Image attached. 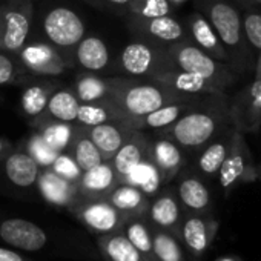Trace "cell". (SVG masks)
Masks as SVG:
<instances>
[{
  "instance_id": "cell-1",
  "label": "cell",
  "mask_w": 261,
  "mask_h": 261,
  "mask_svg": "<svg viewBox=\"0 0 261 261\" xmlns=\"http://www.w3.org/2000/svg\"><path fill=\"white\" fill-rule=\"evenodd\" d=\"M157 82H137L136 79H115L109 101L120 111L123 118L142 117L165 105L189 100Z\"/></svg>"
},
{
  "instance_id": "cell-2",
  "label": "cell",
  "mask_w": 261,
  "mask_h": 261,
  "mask_svg": "<svg viewBox=\"0 0 261 261\" xmlns=\"http://www.w3.org/2000/svg\"><path fill=\"white\" fill-rule=\"evenodd\" d=\"M163 48L168 56L171 68L201 75L214 82L220 88H223L232 80L230 74L224 69L223 65L218 63L217 59H214L212 56L200 49L197 45L189 43L188 40L177 42Z\"/></svg>"
},
{
  "instance_id": "cell-3",
  "label": "cell",
  "mask_w": 261,
  "mask_h": 261,
  "mask_svg": "<svg viewBox=\"0 0 261 261\" xmlns=\"http://www.w3.org/2000/svg\"><path fill=\"white\" fill-rule=\"evenodd\" d=\"M34 17L31 0H8L0 14V51L14 57L28 43Z\"/></svg>"
},
{
  "instance_id": "cell-4",
  "label": "cell",
  "mask_w": 261,
  "mask_h": 261,
  "mask_svg": "<svg viewBox=\"0 0 261 261\" xmlns=\"http://www.w3.org/2000/svg\"><path fill=\"white\" fill-rule=\"evenodd\" d=\"M46 42L59 49L69 62V54L85 37L86 28L80 16L65 7H56L49 10L42 22Z\"/></svg>"
},
{
  "instance_id": "cell-5",
  "label": "cell",
  "mask_w": 261,
  "mask_h": 261,
  "mask_svg": "<svg viewBox=\"0 0 261 261\" xmlns=\"http://www.w3.org/2000/svg\"><path fill=\"white\" fill-rule=\"evenodd\" d=\"M218 127L220 118L215 112L206 109H189L171 124L168 134L178 146L200 148L215 136Z\"/></svg>"
},
{
  "instance_id": "cell-6",
  "label": "cell",
  "mask_w": 261,
  "mask_h": 261,
  "mask_svg": "<svg viewBox=\"0 0 261 261\" xmlns=\"http://www.w3.org/2000/svg\"><path fill=\"white\" fill-rule=\"evenodd\" d=\"M118 66L133 79H151L154 74L171 68L165 48L146 40L126 45L120 53Z\"/></svg>"
},
{
  "instance_id": "cell-7",
  "label": "cell",
  "mask_w": 261,
  "mask_h": 261,
  "mask_svg": "<svg viewBox=\"0 0 261 261\" xmlns=\"http://www.w3.org/2000/svg\"><path fill=\"white\" fill-rule=\"evenodd\" d=\"M17 57L28 71L43 77L62 75L71 65L59 49L45 42L27 43Z\"/></svg>"
},
{
  "instance_id": "cell-8",
  "label": "cell",
  "mask_w": 261,
  "mask_h": 261,
  "mask_svg": "<svg viewBox=\"0 0 261 261\" xmlns=\"http://www.w3.org/2000/svg\"><path fill=\"white\" fill-rule=\"evenodd\" d=\"M127 23L130 31L137 33L146 42H151L159 46H168L186 40L185 39L186 34L181 23L171 16L151 17V19L130 16Z\"/></svg>"
},
{
  "instance_id": "cell-9",
  "label": "cell",
  "mask_w": 261,
  "mask_h": 261,
  "mask_svg": "<svg viewBox=\"0 0 261 261\" xmlns=\"http://www.w3.org/2000/svg\"><path fill=\"white\" fill-rule=\"evenodd\" d=\"M149 80L157 82L178 94L194 97V95H211V94H218L220 86L215 85L214 82L192 74V72H185L175 68H166L157 74H154Z\"/></svg>"
},
{
  "instance_id": "cell-10",
  "label": "cell",
  "mask_w": 261,
  "mask_h": 261,
  "mask_svg": "<svg viewBox=\"0 0 261 261\" xmlns=\"http://www.w3.org/2000/svg\"><path fill=\"white\" fill-rule=\"evenodd\" d=\"M111 160L115 174L121 178H126L129 172L140 163L151 160V140L145 130L134 129V133L120 146Z\"/></svg>"
},
{
  "instance_id": "cell-11",
  "label": "cell",
  "mask_w": 261,
  "mask_h": 261,
  "mask_svg": "<svg viewBox=\"0 0 261 261\" xmlns=\"http://www.w3.org/2000/svg\"><path fill=\"white\" fill-rule=\"evenodd\" d=\"M86 133L94 145L98 148L103 160H111L120 146L134 133L124 120H111L101 124L86 127Z\"/></svg>"
},
{
  "instance_id": "cell-12",
  "label": "cell",
  "mask_w": 261,
  "mask_h": 261,
  "mask_svg": "<svg viewBox=\"0 0 261 261\" xmlns=\"http://www.w3.org/2000/svg\"><path fill=\"white\" fill-rule=\"evenodd\" d=\"M209 23L215 30L220 42L229 48H235L241 42V22L238 13L227 4L215 0L207 7Z\"/></svg>"
},
{
  "instance_id": "cell-13",
  "label": "cell",
  "mask_w": 261,
  "mask_h": 261,
  "mask_svg": "<svg viewBox=\"0 0 261 261\" xmlns=\"http://www.w3.org/2000/svg\"><path fill=\"white\" fill-rule=\"evenodd\" d=\"M0 237L8 244L23 250H39L46 244L45 232L34 223L11 218L0 224Z\"/></svg>"
},
{
  "instance_id": "cell-14",
  "label": "cell",
  "mask_w": 261,
  "mask_h": 261,
  "mask_svg": "<svg viewBox=\"0 0 261 261\" xmlns=\"http://www.w3.org/2000/svg\"><path fill=\"white\" fill-rule=\"evenodd\" d=\"M191 100L175 101L165 105L149 114H145L142 117H133V118H123L130 127L136 130H148V129H163L169 127L172 123H175L183 114H186L191 109Z\"/></svg>"
},
{
  "instance_id": "cell-15",
  "label": "cell",
  "mask_w": 261,
  "mask_h": 261,
  "mask_svg": "<svg viewBox=\"0 0 261 261\" xmlns=\"http://www.w3.org/2000/svg\"><path fill=\"white\" fill-rule=\"evenodd\" d=\"M74 59L89 72L103 71L109 65V49L106 43L95 36L83 37L74 48Z\"/></svg>"
},
{
  "instance_id": "cell-16",
  "label": "cell",
  "mask_w": 261,
  "mask_h": 261,
  "mask_svg": "<svg viewBox=\"0 0 261 261\" xmlns=\"http://www.w3.org/2000/svg\"><path fill=\"white\" fill-rule=\"evenodd\" d=\"M115 86V79H103L94 72L80 74L75 80L74 94L80 103L109 101Z\"/></svg>"
},
{
  "instance_id": "cell-17",
  "label": "cell",
  "mask_w": 261,
  "mask_h": 261,
  "mask_svg": "<svg viewBox=\"0 0 261 261\" xmlns=\"http://www.w3.org/2000/svg\"><path fill=\"white\" fill-rule=\"evenodd\" d=\"M189 31L192 36V40L195 42V45L200 49H203L204 53H207L209 56H212L217 60L229 59L215 30L212 28L209 20H206L201 14H194L189 19Z\"/></svg>"
},
{
  "instance_id": "cell-18",
  "label": "cell",
  "mask_w": 261,
  "mask_h": 261,
  "mask_svg": "<svg viewBox=\"0 0 261 261\" xmlns=\"http://www.w3.org/2000/svg\"><path fill=\"white\" fill-rule=\"evenodd\" d=\"M5 172L8 180L19 188H30L39 178V165L28 154L22 151L11 152L5 160Z\"/></svg>"
},
{
  "instance_id": "cell-19",
  "label": "cell",
  "mask_w": 261,
  "mask_h": 261,
  "mask_svg": "<svg viewBox=\"0 0 261 261\" xmlns=\"http://www.w3.org/2000/svg\"><path fill=\"white\" fill-rule=\"evenodd\" d=\"M66 151L74 159V162L82 169V172L105 162L98 148L89 139V136L86 133V127H83V126L74 127V134H72V139H71Z\"/></svg>"
},
{
  "instance_id": "cell-20",
  "label": "cell",
  "mask_w": 261,
  "mask_h": 261,
  "mask_svg": "<svg viewBox=\"0 0 261 261\" xmlns=\"http://www.w3.org/2000/svg\"><path fill=\"white\" fill-rule=\"evenodd\" d=\"M79 106H80V101L75 97L74 91L56 89L53 95L49 97L46 109L42 115L51 120H57V121L75 123Z\"/></svg>"
},
{
  "instance_id": "cell-21",
  "label": "cell",
  "mask_w": 261,
  "mask_h": 261,
  "mask_svg": "<svg viewBox=\"0 0 261 261\" xmlns=\"http://www.w3.org/2000/svg\"><path fill=\"white\" fill-rule=\"evenodd\" d=\"M36 124L39 127L40 136L56 152L60 154L68 149V145L72 139L74 127H75L72 123L57 121V120H51V118L40 115L37 117Z\"/></svg>"
},
{
  "instance_id": "cell-22",
  "label": "cell",
  "mask_w": 261,
  "mask_h": 261,
  "mask_svg": "<svg viewBox=\"0 0 261 261\" xmlns=\"http://www.w3.org/2000/svg\"><path fill=\"white\" fill-rule=\"evenodd\" d=\"M56 89H57V85L49 83V82H39V83L28 85L23 89L22 98H20V105H22L25 115L33 117V118L40 117L45 112L48 100Z\"/></svg>"
},
{
  "instance_id": "cell-23",
  "label": "cell",
  "mask_w": 261,
  "mask_h": 261,
  "mask_svg": "<svg viewBox=\"0 0 261 261\" xmlns=\"http://www.w3.org/2000/svg\"><path fill=\"white\" fill-rule=\"evenodd\" d=\"M151 162L155 165L159 172L172 174L180 168L183 157L175 142L171 139H159L151 142Z\"/></svg>"
},
{
  "instance_id": "cell-24",
  "label": "cell",
  "mask_w": 261,
  "mask_h": 261,
  "mask_svg": "<svg viewBox=\"0 0 261 261\" xmlns=\"http://www.w3.org/2000/svg\"><path fill=\"white\" fill-rule=\"evenodd\" d=\"M111 120H123V115L111 101H95L80 103L75 123L83 127H91Z\"/></svg>"
},
{
  "instance_id": "cell-25",
  "label": "cell",
  "mask_w": 261,
  "mask_h": 261,
  "mask_svg": "<svg viewBox=\"0 0 261 261\" xmlns=\"http://www.w3.org/2000/svg\"><path fill=\"white\" fill-rule=\"evenodd\" d=\"M39 188L43 197L54 204H66L72 197V181H68L53 171L39 175Z\"/></svg>"
},
{
  "instance_id": "cell-26",
  "label": "cell",
  "mask_w": 261,
  "mask_h": 261,
  "mask_svg": "<svg viewBox=\"0 0 261 261\" xmlns=\"http://www.w3.org/2000/svg\"><path fill=\"white\" fill-rule=\"evenodd\" d=\"M115 171L108 160L101 162L100 165L85 171L80 177L82 180V188L89 192V194H100L106 192L112 188L115 181Z\"/></svg>"
},
{
  "instance_id": "cell-27",
  "label": "cell",
  "mask_w": 261,
  "mask_h": 261,
  "mask_svg": "<svg viewBox=\"0 0 261 261\" xmlns=\"http://www.w3.org/2000/svg\"><path fill=\"white\" fill-rule=\"evenodd\" d=\"M85 221L95 230L106 232L117 224V212L112 204L108 203H94L88 206L83 212Z\"/></svg>"
},
{
  "instance_id": "cell-28",
  "label": "cell",
  "mask_w": 261,
  "mask_h": 261,
  "mask_svg": "<svg viewBox=\"0 0 261 261\" xmlns=\"http://www.w3.org/2000/svg\"><path fill=\"white\" fill-rule=\"evenodd\" d=\"M127 181H130L133 185H139L143 192L146 194H152L157 191L159 185H160V172L155 168V165L148 160L140 163L139 166H136L133 171L129 172V175L126 177Z\"/></svg>"
},
{
  "instance_id": "cell-29",
  "label": "cell",
  "mask_w": 261,
  "mask_h": 261,
  "mask_svg": "<svg viewBox=\"0 0 261 261\" xmlns=\"http://www.w3.org/2000/svg\"><path fill=\"white\" fill-rule=\"evenodd\" d=\"M172 11V5L169 0H130L127 5V11L130 16L151 19L169 16Z\"/></svg>"
},
{
  "instance_id": "cell-30",
  "label": "cell",
  "mask_w": 261,
  "mask_h": 261,
  "mask_svg": "<svg viewBox=\"0 0 261 261\" xmlns=\"http://www.w3.org/2000/svg\"><path fill=\"white\" fill-rule=\"evenodd\" d=\"M180 197L183 203L192 209H203L209 203L207 189L195 178H186L180 185Z\"/></svg>"
},
{
  "instance_id": "cell-31",
  "label": "cell",
  "mask_w": 261,
  "mask_h": 261,
  "mask_svg": "<svg viewBox=\"0 0 261 261\" xmlns=\"http://www.w3.org/2000/svg\"><path fill=\"white\" fill-rule=\"evenodd\" d=\"M143 201V194L133 185H123L111 194V204L115 209L133 211L137 209Z\"/></svg>"
},
{
  "instance_id": "cell-32",
  "label": "cell",
  "mask_w": 261,
  "mask_h": 261,
  "mask_svg": "<svg viewBox=\"0 0 261 261\" xmlns=\"http://www.w3.org/2000/svg\"><path fill=\"white\" fill-rule=\"evenodd\" d=\"M240 100H241V105L246 106L244 111L238 112L241 120L247 124L259 121L261 118V82L256 80V83L250 86L247 95H241Z\"/></svg>"
},
{
  "instance_id": "cell-33",
  "label": "cell",
  "mask_w": 261,
  "mask_h": 261,
  "mask_svg": "<svg viewBox=\"0 0 261 261\" xmlns=\"http://www.w3.org/2000/svg\"><path fill=\"white\" fill-rule=\"evenodd\" d=\"M27 152L37 162L39 166H51L53 162L56 160V157L59 155V152H56L46 142L45 139L40 136V133H36L30 137L28 140V149Z\"/></svg>"
},
{
  "instance_id": "cell-34",
  "label": "cell",
  "mask_w": 261,
  "mask_h": 261,
  "mask_svg": "<svg viewBox=\"0 0 261 261\" xmlns=\"http://www.w3.org/2000/svg\"><path fill=\"white\" fill-rule=\"evenodd\" d=\"M227 157V146L224 142H215L206 148V151L200 157V169L206 174H214L220 171L224 159Z\"/></svg>"
},
{
  "instance_id": "cell-35",
  "label": "cell",
  "mask_w": 261,
  "mask_h": 261,
  "mask_svg": "<svg viewBox=\"0 0 261 261\" xmlns=\"http://www.w3.org/2000/svg\"><path fill=\"white\" fill-rule=\"evenodd\" d=\"M108 253L114 261H140L137 247L124 237H115L108 243Z\"/></svg>"
},
{
  "instance_id": "cell-36",
  "label": "cell",
  "mask_w": 261,
  "mask_h": 261,
  "mask_svg": "<svg viewBox=\"0 0 261 261\" xmlns=\"http://www.w3.org/2000/svg\"><path fill=\"white\" fill-rule=\"evenodd\" d=\"M244 171V160L243 155L233 149V152L224 159L220 168V181L223 188H229L238 177H241Z\"/></svg>"
},
{
  "instance_id": "cell-37",
  "label": "cell",
  "mask_w": 261,
  "mask_h": 261,
  "mask_svg": "<svg viewBox=\"0 0 261 261\" xmlns=\"http://www.w3.org/2000/svg\"><path fill=\"white\" fill-rule=\"evenodd\" d=\"M152 218L162 226H171L178 218L177 203L171 197H162L152 204Z\"/></svg>"
},
{
  "instance_id": "cell-38",
  "label": "cell",
  "mask_w": 261,
  "mask_h": 261,
  "mask_svg": "<svg viewBox=\"0 0 261 261\" xmlns=\"http://www.w3.org/2000/svg\"><path fill=\"white\" fill-rule=\"evenodd\" d=\"M49 168L53 172H56L57 175H60L62 178H65L68 181H77V180H80V177L83 174L82 169L77 166V163L68 152H60Z\"/></svg>"
},
{
  "instance_id": "cell-39",
  "label": "cell",
  "mask_w": 261,
  "mask_h": 261,
  "mask_svg": "<svg viewBox=\"0 0 261 261\" xmlns=\"http://www.w3.org/2000/svg\"><path fill=\"white\" fill-rule=\"evenodd\" d=\"M185 240L195 252L204 250L207 244L204 223L198 218H191L185 224Z\"/></svg>"
},
{
  "instance_id": "cell-40",
  "label": "cell",
  "mask_w": 261,
  "mask_h": 261,
  "mask_svg": "<svg viewBox=\"0 0 261 261\" xmlns=\"http://www.w3.org/2000/svg\"><path fill=\"white\" fill-rule=\"evenodd\" d=\"M20 75V68L13 56L0 51V85L16 83Z\"/></svg>"
},
{
  "instance_id": "cell-41",
  "label": "cell",
  "mask_w": 261,
  "mask_h": 261,
  "mask_svg": "<svg viewBox=\"0 0 261 261\" xmlns=\"http://www.w3.org/2000/svg\"><path fill=\"white\" fill-rule=\"evenodd\" d=\"M155 252L163 261H180V250L175 241L166 235H159L155 240Z\"/></svg>"
},
{
  "instance_id": "cell-42",
  "label": "cell",
  "mask_w": 261,
  "mask_h": 261,
  "mask_svg": "<svg viewBox=\"0 0 261 261\" xmlns=\"http://www.w3.org/2000/svg\"><path fill=\"white\" fill-rule=\"evenodd\" d=\"M127 240L133 243L137 247V250H140V252H149L151 247H152V243H151V238H149L146 229L139 223L129 226Z\"/></svg>"
},
{
  "instance_id": "cell-43",
  "label": "cell",
  "mask_w": 261,
  "mask_h": 261,
  "mask_svg": "<svg viewBox=\"0 0 261 261\" xmlns=\"http://www.w3.org/2000/svg\"><path fill=\"white\" fill-rule=\"evenodd\" d=\"M244 33L247 40L261 51V14H247L244 19Z\"/></svg>"
},
{
  "instance_id": "cell-44",
  "label": "cell",
  "mask_w": 261,
  "mask_h": 261,
  "mask_svg": "<svg viewBox=\"0 0 261 261\" xmlns=\"http://www.w3.org/2000/svg\"><path fill=\"white\" fill-rule=\"evenodd\" d=\"M89 5H92L97 10L103 11H118V13H126L127 5L130 0H85Z\"/></svg>"
},
{
  "instance_id": "cell-45",
  "label": "cell",
  "mask_w": 261,
  "mask_h": 261,
  "mask_svg": "<svg viewBox=\"0 0 261 261\" xmlns=\"http://www.w3.org/2000/svg\"><path fill=\"white\" fill-rule=\"evenodd\" d=\"M0 261H23V258L8 249H0Z\"/></svg>"
},
{
  "instance_id": "cell-46",
  "label": "cell",
  "mask_w": 261,
  "mask_h": 261,
  "mask_svg": "<svg viewBox=\"0 0 261 261\" xmlns=\"http://www.w3.org/2000/svg\"><path fill=\"white\" fill-rule=\"evenodd\" d=\"M5 151H7V142L0 139V157L5 154Z\"/></svg>"
},
{
  "instance_id": "cell-47",
  "label": "cell",
  "mask_w": 261,
  "mask_h": 261,
  "mask_svg": "<svg viewBox=\"0 0 261 261\" xmlns=\"http://www.w3.org/2000/svg\"><path fill=\"white\" fill-rule=\"evenodd\" d=\"M256 80L261 82V59H259V63H258V68H256Z\"/></svg>"
},
{
  "instance_id": "cell-48",
  "label": "cell",
  "mask_w": 261,
  "mask_h": 261,
  "mask_svg": "<svg viewBox=\"0 0 261 261\" xmlns=\"http://www.w3.org/2000/svg\"><path fill=\"white\" fill-rule=\"evenodd\" d=\"M169 2H171V4H183L185 0H169Z\"/></svg>"
},
{
  "instance_id": "cell-49",
  "label": "cell",
  "mask_w": 261,
  "mask_h": 261,
  "mask_svg": "<svg viewBox=\"0 0 261 261\" xmlns=\"http://www.w3.org/2000/svg\"><path fill=\"white\" fill-rule=\"evenodd\" d=\"M2 8H4V5H0V14H2Z\"/></svg>"
},
{
  "instance_id": "cell-50",
  "label": "cell",
  "mask_w": 261,
  "mask_h": 261,
  "mask_svg": "<svg viewBox=\"0 0 261 261\" xmlns=\"http://www.w3.org/2000/svg\"><path fill=\"white\" fill-rule=\"evenodd\" d=\"M258 2H261V0H258Z\"/></svg>"
}]
</instances>
